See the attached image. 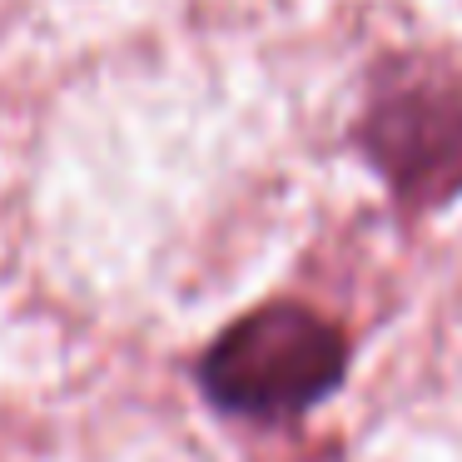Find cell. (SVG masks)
I'll use <instances>...</instances> for the list:
<instances>
[{"label": "cell", "mask_w": 462, "mask_h": 462, "mask_svg": "<svg viewBox=\"0 0 462 462\" xmlns=\"http://www.w3.org/2000/svg\"><path fill=\"white\" fill-rule=\"evenodd\" d=\"M209 408L224 418L283 422L309 418L328 402L348 378V333L319 309L293 299L259 303L254 313L234 319L194 363Z\"/></svg>", "instance_id": "1"}, {"label": "cell", "mask_w": 462, "mask_h": 462, "mask_svg": "<svg viewBox=\"0 0 462 462\" xmlns=\"http://www.w3.org/2000/svg\"><path fill=\"white\" fill-rule=\"evenodd\" d=\"M358 150L408 214L462 199V85L442 75L383 85L358 120Z\"/></svg>", "instance_id": "2"}]
</instances>
